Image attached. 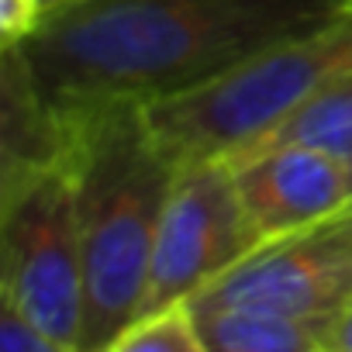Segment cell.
I'll return each mask as SVG.
<instances>
[{
  "instance_id": "cell-1",
  "label": "cell",
  "mask_w": 352,
  "mask_h": 352,
  "mask_svg": "<svg viewBox=\"0 0 352 352\" xmlns=\"http://www.w3.org/2000/svg\"><path fill=\"white\" fill-rule=\"evenodd\" d=\"M352 8V0H73L18 42L59 114L184 94Z\"/></svg>"
},
{
  "instance_id": "cell-2",
  "label": "cell",
  "mask_w": 352,
  "mask_h": 352,
  "mask_svg": "<svg viewBox=\"0 0 352 352\" xmlns=\"http://www.w3.org/2000/svg\"><path fill=\"white\" fill-rule=\"evenodd\" d=\"M63 121L87 290L80 352H107L142 318L176 162L159 145L145 104H100Z\"/></svg>"
},
{
  "instance_id": "cell-3",
  "label": "cell",
  "mask_w": 352,
  "mask_h": 352,
  "mask_svg": "<svg viewBox=\"0 0 352 352\" xmlns=\"http://www.w3.org/2000/svg\"><path fill=\"white\" fill-rule=\"evenodd\" d=\"M352 69V8L300 35L280 38L214 80L145 104L169 159H235Z\"/></svg>"
},
{
  "instance_id": "cell-4",
  "label": "cell",
  "mask_w": 352,
  "mask_h": 352,
  "mask_svg": "<svg viewBox=\"0 0 352 352\" xmlns=\"http://www.w3.org/2000/svg\"><path fill=\"white\" fill-rule=\"evenodd\" d=\"M0 300L80 352L87 290L66 162L0 173Z\"/></svg>"
},
{
  "instance_id": "cell-5",
  "label": "cell",
  "mask_w": 352,
  "mask_h": 352,
  "mask_svg": "<svg viewBox=\"0 0 352 352\" xmlns=\"http://www.w3.org/2000/svg\"><path fill=\"white\" fill-rule=\"evenodd\" d=\"M256 249L232 162H180L159 218L142 318L190 304Z\"/></svg>"
},
{
  "instance_id": "cell-6",
  "label": "cell",
  "mask_w": 352,
  "mask_h": 352,
  "mask_svg": "<svg viewBox=\"0 0 352 352\" xmlns=\"http://www.w3.org/2000/svg\"><path fill=\"white\" fill-rule=\"evenodd\" d=\"M190 304L338 321L352 307V221L259 245Z\"/></svg>"
},
{
  "instance_id": "cell-7",
  "label": "cell",
  "mask_w": 352,
  "mask_h": 352,
  "mask_svg": "<svg viewBox=\"0 0 352 352\" xmlns=\"http://www.w3.org/2000/svg\"><path fill=\"white\" fill-rule=\"evenodd\" d=\"M259 245L311 232L352 208L349 162L311 145H263L228 159Z\"/></svg>"
},
{
  "instance_id": "cell-8",
  "label": "cell",
  "mask_w": 352,
  "mask_h": 352,
  "mask_svg": "<svg viewBox=\"0 0 352 352\" xmlns=\"http://www.w3.org/2000/svg\"><path fill=\"white\" fill-rule=\"evenodd\" d=\"M208 352H328L335 321L187 304Z\"/></svg>"
},
{
  "instance_id": "cell-9",
  "label": "cell",
  "mask_w": 352,
  "mask_h": 352,
  "mask_svg": "<svg viewBox=\"0 0 352 352\" xmlns=\"http://www.w3.org/2000/svg\"><path fill=\"white\" fill-rule=\"evenodd\" d=\"M263 145H311L349 162L352 159V69L335 83H328L314 100H307L283 128H276L256 148Z\"/></svg>"
},
{
  "instance_id": "cell-10",
  "label": "cell",
  "mask_w": 352,
  "mask_h": 352,
  "mask_svg": "<svg viewBox=\"0 0 352 352\" xmlns=\"http://www.w3.org/2000/svg\"><path fill=\"white\" fill-rule=\"evenodd\" d=\"M0 352H73V349L56 342L49 331L28 321L8 300H0Z\"/></svg>"
},
{
  "instance_id": "cell-11",
  "label": "cell",
  "mask_w": 352,
  "mask_h": 352,
  "mask_svg": "<svg viewBox=\"0 0 352 352\" xmlns=\"http://www.w3.org/2000/svg\"><path fill=\"white\" fill-rule=\"evenodd\" d=\"M331 349L335 352H352V307L335 321V331H331Z\"/></svg>"
},
{
  "instance_id": "cell-12",
  "label": "cell",
  "mask_w": 352,
  "mask_h": 352,
  "mask_svg": "<svg viewBox=\"0 0 352 352\" xmlns=\"http://www.w3.org/2000/svg\"><path fill=\"white\" fill-rule=\"evenodd\" d=\"M66 4H73V0H45V11H56V8H66Z\"/></svg>"
},
{
  "instance_id": "cell-13",
  "label": "cell",
  "mask_w": 352,
  "mask_h": 352,
  "mask_svg": "<svg viewBox=\"0 0 352 352\" xmlns=\"http://www.w3.org/2000/svg\"><path fill=\"white\" fill-rule=\"evenodd\" d=\"M342 218H345V221H352V208H349V211H345V214H342Z\"/></svg>"
},
{
  "instance_id": "cell-14",
  "label": "cell",
  "mask_w": 352,
  "mask_h": 352,
  "mask_svg": "<svg viewBox=\"0 0 352 352\" xmlns=\"http://www.w3.org/2000/svg\"><path fill=\"white\" fill-rule=\"evenodd\" d=\"M38 4H42V11H45V0H38Z\"/></svg>"
},
{
  "instance_id": "cell-15",
  "label": "cell",
  "mask_w": 352,
  "mask_h": 352,
  "mask_svg": "<svg viewBox=\"0 0 352 352\" xmlns=\"http://www.w3.org/2000/svg\"><path fill=\"white\" fill-rule=\"evenodd\" d=\"M349 173H352V159H349Z\"/></svg>"
},
{
  "instance_id": "cell-16",
  "label": "cell",
  "mask_w": 352,
  "mask_h": 352,
  "mask_svg": "<svg viewBox=\"0 0 352 352\" xmlns=\"http://www.w3.org/2000/svg\"><path fill=\"white\" fill-rule=\"evenodd\" d=\"M328 352H335V349H328Z\"/></svg>"
}]
</instances>
